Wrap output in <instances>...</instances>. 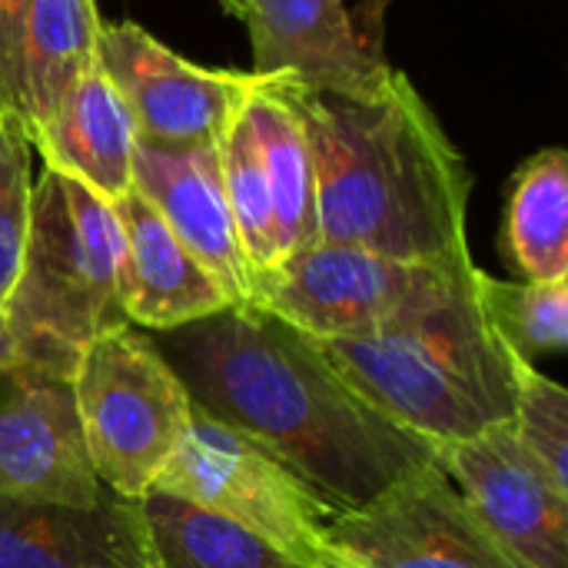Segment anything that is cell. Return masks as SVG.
Returning <instances> with one entry per match:
<instances>
[{"instance_id": "6da1fadb", "label": "cell", "mask_w": 568, "mask_h": 568, "mask_svg": "<svg viewBox=\"0 0 568 568\" xmlns=\"http://www.w3.org/2000/svg\"><path fill=\"white\" fill-rule=\"evenodd\" d=\"M193 409L276 456L336 519L436 463V449L369 406L320 343L256 303L156 333Z\"/></svg>"}, {"instance_id": "7a4b0ae2", "label": "cell", "mask_w": 568, "mask_h": 568, "mask_svg": "<svg viewBox=\"0 0 568 568\" xmlns=\"http://www.w3.org/2000/svg\"><path fill=\"white\" fill-rule=\"evenodd\" d=\"M260 80V77H256ZM300 116L316 166L320 243L403 263H469L466 156L406 73L373 97L260 80Z\"/></svg>"}, {"instance_id": "3957f363", "label": "cell", "mask_w": 568, "mask_h": 568, "mask_svg": "<svg viewBox=\"0 0 568 568\" xmlns=\"http://www.w3.org/2000/svg\"><path fill=\"white\" fill-rule=\"evenodd\" d=\"M476 276L369 336L316 339L369 406L433 449L513 423L519 356L489 326Z\"/></svg>"}, {"instance_id": "277c9868", "label": "cell", "mask_w": 568, "mask_h": 568, "mask_svg": "<svg viewBox=\"0 0 568 568\" xmlns=\"http://www.w3.org/2000/svg\"><path fill=\"white\" fill-rule=\"evenodd\" d=\"M120 250L113 203L43 166L30 193L20 270L0 306L17 363L73 376L80 349L126 323L116 303Z\"/></svg>"}, {"instance_id": "5b68a950", "label": "cell", "mask_w": 568, "mask_h": 568, "mask_svg": "<svg viewBox=\"0 0 568 568\" xmlns=\"http://www.w3.org/2000/svg\"><path fill=\"white\" fill-rule=\"evenodd\" d=\"M97 479L140 499L186 436L193 403L150 336L130 323L93 336L70 376Z\"/></svg>"}, {"instance_id": "8992f818", "label": "cell", "mask_w": 568, "mask_h": 568, "mask_svg": "<svg viewBox=\"0 0 568 568\" xmlns=\"http://www.w3.org/2000/svg\"><path fill=\"white\" fill-rule=\"evenodd\" d=\"M469 263H403L353 246L316 243L253 276L250 303L313 339L369 336L473 280Z\"/></svg>"}, {"instance_id": "52a82bcc", "label": "cell", "mask_w": 568, "mask_h": 568, "mask_svg": "<svg viewBox=\"0 0 568 568\" xmlns=\"http://www.w3.org/2000/svg\"><path fill=\"white\" fill-rule=\"evenodd\" d=\"M150 489L246 526L306 568L326 559V529L336 516L260 443L200 409Z\"/></svg>"}, {"instance_id": "ba28073f", "label": "cell", "mask_w": 568, "mask_h": 568, "mask_svg": "<svg viewBox=\"0 0 568 568\" xmlns=\"http://www.w3.org/2000/svg\"><path fill=\"white\" fill-rule=\"evenodd\" d=\"M320 568H523L433 463L333 519Z\"/></svg>"}, {"instance_id": "9c48e42d", "label": "cell", "mask_w": 568, "mask_h": 568, "mask_svg": "<svg viewBox=\"0 0 568 568\" xmlns=\"http://www.w3.org/2000/svg\"><path fill=\"white\" fill-rule=\"evenodd\" d=\"M97 63L133 113L140 140L166 146L216 143L253 93V73L183 60L140 23H103Z\"/></svg>"}, {"instance_id": "30bf717a", "label": "cell", "mask_w": 568, "mask_h": 568, "mask_svg": "<svg viewBox=\"0 0 568 568\" xmlns=\"http://www.w3.org/2000/svg\"><path fill=\"white\" fill-rule=\"evenodd\" d=\"M436 466L519 566L568 568V493L526 453L513 423L439 446Z\"/></svg>"}, {"instance_id": "8fae6325", "label": "cell", "mask_w": 568, "mask_h": 568, "mask_svg": "<svg viewBox=\"0 0 568 568\" xmlns=\"http://www.w3.org/2000/svg\"><path fill=\"white\" fill-rule=\"evenodd\" d=\"M100 493L70 376L30 363L0 369V499L87 509Z\"/></svg>"}, {"instance_id": "7c38bea8", "label": "cell", "mask_w": 568, "mask_h": 568, "mask_svg": "<svg viewBox=\"0 0 568 568\" xmlns=\"http://www.w3.org/2000/svg\"><path fill=\"white\" fill-rule=\"evenodd\" d=\"M243 20L260 80L373 97L396 73L343 0H246Z\"/></svg>"}, {"instance_id": "4fadbf2b", "label": "cell", "mask_w": 568, "mask_h": 568, "mask_svg": "<svg viewBox=\"0 0 568 568\" xmlns=\"http://www.w3.org/2000/svg\"><path fill=\"white\" fill-rule=\"evenodd\" d=\"M130 190L140 193L176 240L210 270L233 306L250 303L253 273L243 256L230 213L220 140L193 146H166L136 140Z\"/></svg>"}, {"instance_id": "5bb4252c", "label": "cell", "mask_w": 568, "mask_h": 568, "mask_svg": "<svg viewBox=\"0 0 568 568\" xmlns=\"http://www.w3.org/2000/svg\"><path fill=\"white\" fill-rule=\"evenodd\" d=\"M0 568H153L140 499L106 486L87 509L0 499Z\"/></svg>"}, {"instance_id": "9a60e30c", "label": "cell", "mask_w": 568, "mask_h": 568, "mask_svg": "<svg viewBox=\"0 0 568 568\" xmlns=\"http://www.w3.org/2000/svg\"><path fill=\"white\" fill-rule=\"evenodd\" d=\"M113 213L123 233L116 303L130 326L163 333L233 306L210 270L176 240L140 193L130 190L113 200Z\"/></svg>"}, {"instance_id": "2e32d148", "label": "cell", "mask_w": 568, "mask_h": 568, "mask_svg": "<svg viewBox=\"0 0 568 568\" xmlns=\"http://www.w3.org/2000/svg\"><path fill=\"white\" fill-rule=\"evenodd\" d=\"M136 123L120 90L110 83L100 63H93L57 113L30 136V146L43 156L47 170H57L106 203L130 193Z\"/></svg>"}, {"instance_id": "e0dca14e", "label": "cell", "mask_w": 568, "mask_h": 568, "mask_svg": "<svg viewBox=\"0 0 568 568\" xmlns=\"http://www.w3.org/2000/svg\"><path fill=\"white\" fill-rule=\"evenodd\" d=\"M97 0H30L20 50V123L33 136L97 63Z\"/></svg>"}, {"instance_id": "ac0fdd59", "label": "cell", "mask_w": 568, "mask_h": 568, "mask_svg": "<svg viewBox=\"0 0 568 568\" xmlns=\"http://www.w3.org/2000/svg\"><path fill=\"white\" fill-rule=\"evenodd\" d=\"M499 250L526 283L568 280V156L562 146L532 153L513 173Z\"/></svg>"}, {"instance_id": "d6986e66", "label": "cell", "mask_w": 568, "mask_h": 568, "mask_svg": "<svg viewBox=\"0 0 568 568\" xmlns=\"http://www.w3.org/2000/svg\"><path fill=\"white\" fill-rule=\"evenodd\" d=\"M246 120L263 160V173L273 196L276 246L280 263L320 243L316 223V166L306 130L293 106L253 77V93L246 100ZM276 263V266H280Z\"/></svg>"}, {"instance_id": "ffe728a7", "label": "cell", "mask_w": 568, "mask_h": 568, "mask_svg": "<svg viewBox=\"0 0 568 568\" xmlns=\"http://www.w3.org/2000/svg\"><path fill=\"white\" fill-rule=\"evenodd\" d=\"M140 513L153 568H306L246 526L190 499L146 489Z\"/></svg>"}, {"instance_id": "44dd1931", "label": "cell", "mask_w": 568, "mask_h": 568, "mask_svg": "<svg viewBox=\"0 0 568 568\" xmlns=\"http://www.w3.org/2000/svg\"><path fill=\"white\" fill-rule=\"evenodd\" d=\"M476 293L489 326L516 356L532 363L568 346V280H496L479 270Z\"/></svg>"}, {"instance_id": "7402d4cb", "label": "cell", "mask_w": 568, "mask_h": 568, "mask_svg": "<svg viewBox=\"0 0 568 568\" xmlns=\"http://www.w3.org/2000/svg\"><path fill=\"white\" fill-rule=\"evenodd\" d=\"M243 106L220 136V166H223V186H226V200H230L243 256L250 263V273L260 276L280 263V246H276V216H273L270 183H266L253 126Z\"/></svg>"}, {"instance_id": "603a6c76", "label": "cell", "mask_w": 568, "mask_h": 568, "mask_svg": "<svg viewBox=\"0 0 568 568\" xmlns=\"http://www.w3.org/2000/svg\"><path fill=\"white\" fill-rule=\"evenodd\" d=\"M513 433L542 473L568 493V393L523 356L516 363Z\"/></svg>"}, {"instance_id": "cb8c5ba5", "label": "cell", "mask_w": 568, "mask_h": 568, "mask_svg": "<svg viewBox=\"0 0 568 568\" xmlns=\"http://www.w3.org/2000/svg\"><path fill=\"white\" fill-rule=\"evenodd\" d=\"M30 156L33 146L20 116L0 113V306L17 280L20 256H23L30 193H33Z\"/></svg>"}, {"instance_id": "d4e9b609", "label": "cell", "mask_w": 568, "mask_h": 568, "mask_svg": "<svg viewBox=\"0 0 568 568\" xmlns=\"http://www.w3.org/2000/svg\"><path fill=\"white\" fill-rule=\"evenodd\" d=\"M30 0H0V113L20 116V50Z\"/></svg>"}, {"instance_id": "484cf974", "label": "cell", "mask_w": 568, "mask_h": 568, "mask_svg": "<svg viewBox=\"0 0 568 568\" xmlns=\"http://www.w3.org/2000/svg\"><path fill=\"white\" fill-rule=\"evenodd\" d=\"M13 363H17V346H13V336H10L7 320H3V313H0V369H7V366H13Z\"/></svg>"}, {"instance_id": "4316f807", "label": "cell", "mask_w": 568, "mask_h": 568, "mask_svg": "<svg viewBox=\"0 0 568 568\" xmlns=\"http://www.w3.org/2000/svg\"><path fill=\"white\" fill-rule=\"evenodd\" d=\"M220 3H223V7H226V10H230L233 17H240V20H243V10H246V0H220Z\"/></svg>"}]
</instances>
